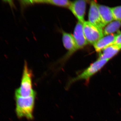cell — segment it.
I'll return each instance as SVG.
<instances>
[{
  "mask_svg": "<svg viewBox=\"0 0 121 121\" xmlns=\"http://www.w3.org/2000/svg\"><path fill=\"white\" fill-rule=\"evenodd\" d=\"M32 76L27 63L25 62L20 86L15 91V95L27 97L36 93L33 88Z\"/></svg>",
  "mask_w": 121,
  "mask_h": 121,
  "instance_id": "7a4b0ae2",
  "label": "cell"
},
{
  "mask_svg": "<svg viewBox=\"0 0 121 121\" xmlns=\"http://www.w3.org/2000/svg\"><path fill=\"white\" fill-rule=\"evenodd\" d=\"M83 25L84 35L89 43L94 45L104 36L102 29L93 25L89 21H84Z\"/></svg>",
  "mask_w": 121,
  "mask_h": 121,
  "instance_id": "277c9868",
  "label": "cell"
},
{
  "mask_svg": "<svg viewBox=\"0 0 121 121\" xmlns=\"http://www.w3.org/2000/svg\"><path fill=\"white\" fill-rule=\"evenodd\" d=\"M114 44H121V33L117 35Z\"/></svg>",
  "mask_w": 121,
  "mask_h": 121,
  "instance_id": "9a60e30c",
  "label": "cell"
},
{
  "mask_svg": "<svg viewBox=\"0 0 121 121\" xmlns=\"http://www.w3.org/2000/svg\"><path fill=\"white\" fill-rule=\"evenodd\" d=\"M117 35L104 36L93 45L96 52H100L107 47L114 44Z\"/></svg>",
  "mask_w": 121,
  "mask_h": 121,
  "instance_id": "ba28073f",
  "label": "cell"
},
{
  "mask_svg": "<svg viewBox=\"0 0 121 121\" xmlns=\"http://www.w3.org/2000/svg\"><path fill=\"white\" fill-rule=\"evenodd\" d=\"M98 7L100 16L105 26L114 20L111 8L99 4Z\"/></svg>",
  "mask_w": 121,
  "mask_h": 121,
  "instance_id": "7c38bea8",
  "label": "cell"
},
{
  "mask_svg": "<svg viewBox=\"0 0 121 121\" xmlns=\"http://www.w3.org/2000/svg\"><path fill=\"white\" fill-rule=\"evenodd\" d=\"M24 5L33 4H45L56 5L59 7L69 8L71 2L66 0H28L21 1Z\"/></svg>",
  "mask_w": 121,
  "mask_h": 121,
  "instance_id": "8fae6325",
  "label": "cell"
},
{
  "mask_svg": "<svg viewBox=\"0 0 121 121\" xmlns=\"http://www.w3.org/2000/svg\"><path fill=\"white\" fill-rule=\"evenodd\" d=\"M111 9L114 20L121 21V6L113 7Z\"/></svg>",
  "mask_w": 121,
  "mask_h": 121,
  "instance_id": "5bb4252c",
  "label": "cell"
},
{
  "mask_svg": "<svg viewBox=\"0 0 121 121\" xmlns=\"http://www.w3.org/2000/svg\"><path fill=\"white\" fill-rule=\"evenodd\" d=\"M86 1L80 0L71 2L69 8L78 22L83 23L85 21V12L86 8Z\"/></svg>",
  "mask_w": 121,
  "mask_h": 121,
  "instance_id": "5b68a950",
  "label": "cell"
},
{
  "mask_svg": "<svg viewBox=\"0 0 121 121\" xmlns=\"http://www.w3.org/2000/svg\"><path fill=\"white\" fill-rule=\"evenodd\" d=\"M62 41L64 47L68 52V56H70L78 50L73 35L71 34L63 32Z\"/></svg>",
  "mask_w": 121,
  "mask_h": 121,
  "instance_id": "9c48e42d",
  "label": "cell"
},
{
  "mask_svg": "<svg viewBox=\"0 0 121 121\" xmlns=\"http://www.w3.org/2000/svg\"><path fill=\"white\" fill-rule=\"evenodd\" d=\"M83 24L78 21L74 29L73 36L78 50L83 48L89 43L84 35Z\"/></svg>",
  "mask_w": 121,
  "mask_h": 121,
  "instance_id": "52a82bcc",
  "label": "cell"
},
{
  "mask_svg": "<svg viewBox=\"0 0 121 121\" xmlns=\"http://www.w3.org/2000/svg\"><path fill=\"white\" fill-rule=\"evenodd\" d=\"M121 26V21L115 20L107 25L103 30L104 36L113 34L119 30Z\"/></svg>",
  "mask_w": 121,
  "mask_h": 121,
  "instance_id": "4fadbf2b",
  "label": "cell"
},
{
  "mask_svg": "<svg viewBox=\"0 0 121 121\" xmlns=\"http://www.w3.org/2000/svg\"><path fill=\"white\" fill-rule=\"evenodd\" d=\"M36 94L35 93L27 97L15 95L16 113L18 118L25 117L29 120L33 119Z\"/></svg>",
  "mask_w": 121,
  "mask_h": 121,
  "instance_id": "6da1fadb",
  "label": "cell"
},
{
  "mask_svg": "<svg viewBox=\"0 0 121 121\" xmlns=\"http://www.w3.org/2000/svg\"><path fill=\"white\" fill-rule=\"evenodd\" d=\"M107 60L98 59L95 62L87 67L82 73L78 75L75 78L69 80L67 87H69L73 83L80 80H85L88 82L90 79L93 75L99 71L105 65L108 61Z\"/></svg>",
  "mask_w": 121,
  "mask_h": 121,
  "instance_id": "3957f363",
  "label": "cell"
},
{
  "mask_svg": "<svg viewBox=\"0 0 121 121\" xmlns=\"http://www.w3.org/2000/svg\"><path fill=\"white\" fill-rule=\"evenodd\" d=\"M121 50V44H113L99 52L98 59L109 60Z\"/></svg>",
  "mask_w": 121,
  "mask_h": 121,
  "instance_id": "30bf717a",
  "label": "cell"
},
{
  "mask_svg": "<svg viewBox=\"0 0 121 121\" xmlns=\"http://www.w3.org/2000/svg\"><path fill=\"white\" fill-rule=\"evenodd\" d=\"M89 22L93 25L102 29L105 26L100 16L98 4L95 1H91L89 13Z\"/></svg>",
  "mask_w": 121,
  "mask_h": 121,
  "instance_id": "8992f818",
  "label": "cell"
}]
</instances>
